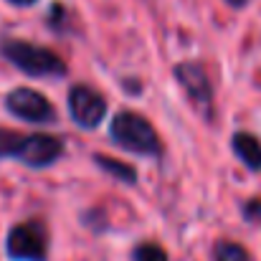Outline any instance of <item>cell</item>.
<instances>
[{
  "mask_svg": "<svg viewBox=\"0 0 261 261\" xmlns=\"http://www.w3.org/2000/svg\"><path fill=\"white\" fill-rule=\"evenodd\" d=\"M0 54L28 76H64L66 74V61L59 54L28 41L5 38L0 41Z\"/></svg>",
  "mask_w": 261,
  "mask_h": 261,
  "instance_id": "6da1fadb",
  "label": "cell"
},
{
  "mask_svg": "<svg viewBox=\"0 0 261 261\" xmlns=\"http://www.w3.org/2000/svg\"><path fill=\"white\" fill-rule=\"evenodd\" d=\"M112 140L122 145L124 150L140 152V155H160V140L152 124L137 114V112H119L112 119Z\"/></svg>",
  "mask_w": 261,
  "mask_h": 261,
  "instance_id": "7a4b0ae2",
  "label": "cell"
},
{
  "mask_svg": "<svg viewBox=\"0 0 261 261\" xmlns=\"http://www.w3.org/2000/svg\"><path fill=\"white\" fill-rule=\"evenodd\" d=\"M5 251L13 261H46L48 259V236L43 223L25 221L15 223L5 239Z\"/></svg>",
  "mask_w": 261,
  "mask_h": 261,
  "instance_id": "3957f363",
  "label": "cell"
},
{
  "mask_svg": "<svg viewBox=\"0 0 261 261\" xmlns=\"http://www.w3.org/2000/svg\"><path fill=\"white\" fill-rule=\"evenodd\" d=\"M5 107H8V112L13 117H18L23 122H33V124H46L56 117L51 101L43 94H38V91H33L28 87H18L13 91H8Z\"/></svg>",
  "mask_w": 261,
  "mask_h": 261,
  "instance_id": "277c9868",
  "label": "cell"
},
{
  "mask_svg": "<svg viewBox=\"0 0 261 261\" xmlns=\"http://www.w3.org/2000/svg\"><path fill=\"white\" fill-rule=\"evenodd\" d=\"M69 112L74 117V122L84 129H94L101 124L104 112H107V101L101 99L99 91H94L87 84H76L69 91Z\"/></svg>",
  "mask_w": 261,
  "mask_h": 261,
  "instance_id": "5b68a950",
  "label": "cell"
},
{
  "mask_svg": "<svg viewBox=\"0 0 261 261\" xmlns=\"http://www.w3.org/2000/svg\"><path fill=\"white\" fill-rule=\"evenodd\" d=\"M64 155V142L54 135H28L20 145V152L15 160H20L23 165L38 170V168H48L51 163H56Z\"/></svg>",
  "mask_w": 261,
  "mask_h": 261,
  "instance_id": "8992f818",
  "label": "cell"
},
{
  "mask_svg": "<svg viewBox=\"0 0 261 261\" xmlns=\"http://www.w3.org/2000/svg\"><path fill=\"white\" fill-rule=\"evenodd\" d=\"M175 79L182 84V89L188 91V96L203 107H211V99H213V91H211V82H208V74L200 64H193V61H182L175 66Z\"/></svg>",
  "mask_w": 261,
  "mask_h": 261,
  "instance_id": "52a82bcc",
  "label": "cell"
},
{
  "mask_svg": "<svg viewBox=\"0 0 261 261\" xmlns=\"http://www.w3.org/2000/svg\"><path fill=\"white\" fill-rule=\"evenodd\" d=\"M233 152L236 158L251 168V170H261V142L259 137L249 135V132H236L233 135Z\"/></svg>",
  "mask_w": 261,
  "mask_h": 261,
  "instance_id": "ba28073f",
  "label": "cell"
},
{
  "mask_svg": "<svg viewBox=\"0 0 261 261\" xmlns=\"http://www.w3.org/2000/svg\"><path fill=\"white\" fill-rule=\"evenodd\" d=\"M94 160H96V165H99L104 173L114 175V177H117V180H122V182H135V180H137L135 168H132V165H127V163H119V160L107 158V155H96Z\"/></svg>",
  "mask_w": 261,
  "mask_h": 261,
  "instance_id": "9c48e42d",
  "label": "cell"
},
{
  "mask_svg": "<svg viewBox=\"0 0 261 261\" xmlns=\"http://www.w3.org/2000/svg\"><path fill=\"white\" fill-rule=\"evenodd\" d=\"M213 261H251V254L236 241H218L213 246Z\"/></svg>",
  "mask_w": 261,
  "mask_h": 261,
  "instance_id": "30bf717a",
  "label": "cell"
},
{
  "mask_svg": "<svg viewBox=\"0 0 261 261\" xmlns=\"http://www.w3.org/2000/svg\"><path fill=\"white\" fill-rule=\"evenodd\" d=\"M23 140H25V135L0 127V158H18Z\"/></svg>",
  "mask_w": 261,
  "mask_h": 261,
  "instance_id": "8fae6325",
  "label": "cell"
},
{
  "mask_svg": "<svg viewBox=\"0 0 261 261\" xmlns=\"http://www.w3.org/2000/svg\"><path fill=\"white\" fill-rule=\"evenodd\" d=\"M132 261H168V254L163 246L152 244V241H145V244H137Z\"/></svg>",
  "mask_w": 261,
  "mask_h": 261,
  "instance_id": "7c38bea8",
  "label": "cell"
},
{
  "mask_svg": "<svg viewBox=\"0 0 261 261\" xmlns=\"http://www.w3.org/2000/svg\"><path fill=\"white\" fill-rule=\"evenodd\" d=\"M244 216H246V221H251V223H261V200L259 198H254V200L246 203Z\"/></svg>",
  "mask_w": 261,
  "mask_h": 261,
  "instance_id": "4fadbf2b",
  "label": "cell"
},
{
  "mask_svg": "<svg viewBox=\"0 0 261 261\" xmlns=\"http://www.w3.org/2000/svg\"><path fill=\"white\" fill-rule=\"evenodd\" d=\"M226 3H228L231 8H244V5H246V0H226Z\"/></svg>",
  "mask_w": 261,
  "mask_h": 261,
  "instance_id": "5bb4252c",
  "label": "cell"
},
{
  "mask_svg": "<svg viewBox=\"0 0 261 261\" xmlns=\"http://www.w3.org/2000/svg\"><path fill=\"white\" fill-rule=\"evenodd\" d=\"M13 5H31V3H36V0H10Z\"/></svg>",
  "mask_w": 261,
  "mask_h": 261,
  "instance_id": "9a60e30c",
  "label": "cell"
}]
</instances>
